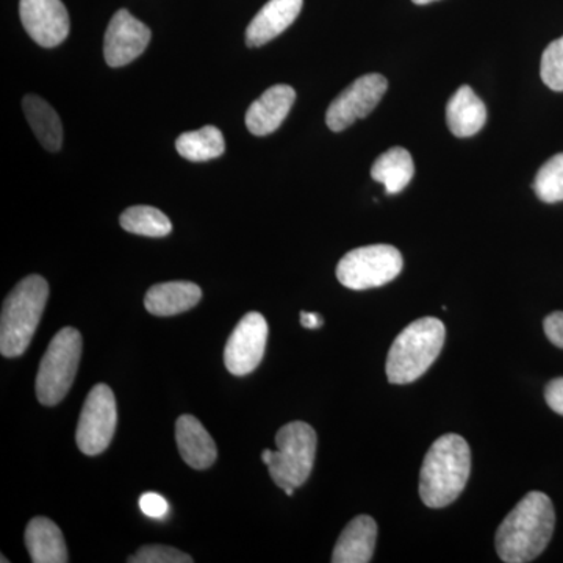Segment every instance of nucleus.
Listing matches in <instances>:
<instances>
[{
    "label": "nucleus",
    "instance_id": "f257e3e1",
    "mask_svg": "<svg viewBox=\"0 0 563 563\" xmlns=\"http://www.w3.org/2000/svg\"><path fill=\"white\" fill-rule=\"evenodd\" d=\"M555 526L553 503L542 492H531L504 518L496 531L499 558L506 563L532 562L547 550Z\"/></svg>",
    "mask_w": 563,
    "mask_h": 563
},
{
    "label": "nucleus",
    "instance_id": "f03ea898",
    "mask_svg": "<svg viewBox=\"0 0 563 563\" xmlns=\"http://www.w3.org/2000/svg\"><path fill=\"white\" fill-rule=\"evenodd\" d=\"M472 473V451L457 433L433 442L420 473L421 501L432 509L450 506L461 496Z\"/></svg>",
    "mask_w": 563,
    "mask_h": 563
},
{
    "label": "nucleus",
    "instance_id": "7ed1b4c3",
    "mask_svg": "<svg viewBox=\"0 0 563 563\" xmlns=\"http://www.w3.org/2000/svg\"><path fill=\"white\" fill-rule=\"evenodd\" d=\"M49 298V285L41 276L25 277L3 301L0 317V352L21 357L32 343Z\"/></svg>",
    "mask_w": 563,
    "mask_h": 563
},
{
    "label": "nucleus",
    "instance_id": "20e7f679",
    "mask_svg": "<svg viewBox=\"0 0 563 563\" xmlns=\"http://www.w3.org/2000/svg\"><path fill=\"white\" fill-rule=\"evenodd\" d=\"M446 328L437 318L413 321L393 342L387 357V377L391 384H412L428 372L443 350Z\"/></svg>",
    "mask_w": 563,
    "mask_h": 563
},
{
    "label": "nucleus",
    "instance_id": "39448f33",
    "mask_svg": "<svg viewBox=\"0 0 563 563\" xmlns=\"http://www.w3.org/2000/svg\"><path fill=\"white\" fill-rule=\"evenodd\" d=\"M277 451L268 465L269 476L288 496L307 483L313 470L318 437L312 426L292 421L279 429Z\"/></svg>",
    "mask_w": 563,
    "mask_h": 563
},
{
    "label": "nucleus",
    "instance_id": "423d86ee",
    "mask_svg": "<svg viewBox=\"0 0 563 563\" xmlns=\"http://www.w3.org/2000/svg\"><path fill=\"white\" fill-rule=\"evenodd\" d=\"M81 347L80 332L74 328L62 329L52 339L36 374V398L43 406H57L68 395L79 369Z\"/></svg>",
    "mask_w": 563,
    "mask_h": 563
},
{
    "label": "nucleus",
    "instance_id": "0eeeda50",
    "mask_svg": "<svg viewBox=\"0 0 563 563\" xmlns=\"http://www.w3.org/2000/svg\"><path fill=\"white\" fill-rule=\"evenodd\" d=\"M402 255L390 244H372L347 252L336 266V279L350 290L383 287L402 272Z\"/></svg>",
    "mask_w": 563,
    "mask_h": 563
},
{
    "label": "nucleus",
    "instance_id": "6e6552de",
    "mask_svg": "<svg viewBox=\"0 0 563 563\" xmlns=\"http://www.w3.org/2000/svg\"><path fill=\"white\" fill-rule=\"evenodd\" d=\"M118 424L117 399L107 384L91 388L77 426V446L87 455L102 454L110 446Z\"/></svg>",
    "mask_w": 563,
    "mask_h": 563
},
{
    "label": "nucleus",
    "instance_id": "1a4fd4ad",
    "mask_svg": "<svg viewBox=\"0 0 563 563\" xmlns=\"http://www.w3.org/2000/svg\"><path fill=\"white\" fill-rule=\"evenodd\" d=\"M388 81L380 74H366L352 81L329 106L325 122L332 132H343L368 117L387 92Z\"/></svg>",
    "mask_w": 563,
    "mask_h": 563
},
{
    "label": "nucleus",
    "instance_id": "9d476101",
    "mask_svg": "<svg viewBox=\"0 0 563 563\" xmlns=\"http://www.w3.org/2000/svg\"><path fill=\"white\" fill-rule=\"evenodd\" d=\"M268 322L262 313L244 314L224 347L225 368L233 376H246L257 369L268 342Z\"/></svg>",
    "mask_w": 563,
    "mask_h": 563
},
{
    "label": "nucleus",
    "instance_id": "9b49d317",
    "mask_svg": "<svg viewBox=\"0 0 563 563\" xmlns=\"http://www.w3.org/2000/svg\"><path fill=\"white\" fill-rule=\"evenodd\" d=\"M151 41V29L132 16L128 10H120L111 18L103 41V57L111 68H122L140 57Z\"/></svg>",
    "mask_w": 563,
    "mask_h": 563
},
{
    "label": "nucleus",
    "instance_id": "f8f14e48",
    "mask_svg": "<svg viewBox=\"0 0 563 563\" xmlns=\"http://www.w3.org/2000/svg\"><path fill=\"white\" fill-rule=\"evenodd\" d=\"M20 14L25 32L40 46L55 47L68 38L69 14L62 0H21Z\"/></svg>",
    "mask_w": 563,
    "mask_h": 563
},
{
    "label": "nucleus",
    "instance_id": "ddd939ff",
    "mask_svg": "<svg viewBox=\"0 0 563 563\" xmlns=\"http://www.w3.org/2000/svg\"><path fill=\"white\" fill-rule=\"evenodd\" d=\"M296 91L288 85H274L257 99L246 113L247 131L252 135L265 136L276 132L287 120Z\"/></svg>",
    "mask_w": 563,
    "mask_h": 563
},
{
    "label": "nucleus",
    "instance_id": "4468645a",
    "mask_svg": "<svg viewBox=\"0 0 563 563\" xmlns=\"http://www.w3.org/2000/svg\"><path fill=\"white\" fill-rule=\"evenodd\" d=\"M302 3L303 0H269L265 3L247 27V46H265L266 43L287 31L292 22L298 20Z\"/></svg>",
    "mask_w": 563,
    "mask_h": 563
},
{
    "label": "nucleus",
    "instance_id": "2eb2a0df",
    "mask_svg": "<svg viewBox=\"0 0 563 563\" xmlns=\"http://www.w3.org/2000/svg\"><path fill=\"white\" fill-rule=\"evenodd\" d=\"M177 448L181 459L195 470H207L218 457V448L202 422L192 415H181L176 422Z\"/></svg>",
    "mask_w": 563,
    "mask_h": 563
},
{
    "label": "nucleus",
    "instance_id": "dca6fc26",
    "mask_svg": "<svg viewBox=\"0 0 563 563\" xmlns=\"http://www.w3.org/2000/svg\"><path fill=\"white\" fill-rule=\"evenodd\" d=\"M201 298V287L192 282H165L150 288L144 296V307L155 317H176L198 306Z\"/></svg>",
    "mask_w": 563,
    "mask_h": 563
},
{
    "label": "nucleus",
    "instance_id": "f3484780",
    "mask_svg": "<svg viewBox=\"0 0 563 563\" xmlns=\"http://www.w3.org/2000/svg\"><path fill=\"white\" fill-rule=\"evenodd\" d=\"M377 525L368 515H358L343 529L335 550L333 563H368L372 562L376 547Z\"/></svg>",
    "mask_w": 563,
    "mask_h": 563
},
{
    "label": "nucleus",
    "instance_id": "a211bd4d",
    "mask_svg": "<svg viewBox=\"0 0 563 563\" xmlns=\"http://www.w3.org/2000/svg\"><path fill=\"white\" fill-rule=\"evenodd\" d=\"M446 122L448 128L457 139H470L476 135L487 122L485 103L468 85L459 88L448 102Z\"/></svg>",
    "mask_w": 563,
    "mask_h": 563
},
{
    "label": "nucleus",
    "instance_id": "6ab92c4d",
    "mask_svg": "<svg viewBox=\"0 0 563 563\" xmlns=\"http://www.w3.org/2000/svg\"><path fill=\"white\" fill-rule=\"evenodd\" d=\"M25 547L33 563L69 562L65 537L54 521L35 517L25 529Z\"/></svg>",
    "mask_w": 563,
    "mask_h": 563
},
{
    "label": "nucleus",
    "instance_id": "aec40b11",
    "mask_svg": "<svg viewBox=\"0 0 563 563\" xmlns=\"http://www.w3.org/2000/svg\"><path fill=\"white\" fill-rule=\"evenodd\" d=\"M22 109H24L25 118L43 147L51 152L60 151L63 128L57 111L35 95L25 96Z\"/></svg>",
    "mask_w": 563,
    "mask_h": 563
},
{
    "label": "nucleus",
    "instance_id": "412c9836",
    "mask_svg": "<svg viewBox=\"0 0 563 563\" xmlns=\"http://www.w3.org/2000/svg\"><path fill=\"white\" fill-rule=\"evenodd\" d=\"M415 166L412 155L404 147L384 152L372 168V177L385 187L387 195H399L412 181Z\"/></svg>",
    "mask_w": 563,
    "mask_h": 563
},
{
    "label": "nucleus",
    "instance_id": "4be33fe9",
    "mask_svg": "<svg viewBox=\"0 0 563 563\" xmlns=\"http://www.w3.org/2000/svg\"><path fill=\"white\" fill-rule=\"evenodd\" d=\"M180 157L190 162H209L224 154V136L214 125H206L195 132L181 133L176 141Z\"/></svg>",
    "mask_w": 563,
    "mask_h": 563
},
{
    "label": "nucleus",
    "instance_id": "5701e85b",
    "mask_svg": "<svg viewBox=\"0 0 563 563\" xmlns=\"http://www.w3.org/2000/svg\"><path fill=\"white\" fill-rule=\"evenodd\" d=\"M121 228L135 235L162 239L173 231L172 221L163 211L150 206L131 207L121 214Z\"/></svg>",
    "mask_w": 563,
    "mask_h": 563
},
{
    "label": "nucleus",
    "instance_id": "b1692460",
    "mask_svg": "<svg viewBox=\"0 0 563 563\" xmlns=\"http://www.w3.org/2000/svg\"><path fill=\"white\" fill-rule=\"evenodd\" d=\"M532 188L540 201L547 203L563 201V152L544 163L537 173Z\"/></svg>",
    "mask_w": 563,
    "mask_h": 563
},
{
    "label": "nucleus",
    "instance_id": "393cba45",
    "mask_svg": "<svg viewBox=\"0 0 563 563\" xmlns=\"http://www.w3.org/2000/svg\"><path fill=\"white\" fill-rule=\"evenodd\" d=\"M543 84L553 91H563V36L553 41L542 55Z\"/></svg>",
    "mask_w": 563,
    "mask_h": 563
},
{
    "label": "nucleus",
    "instance_id": "a878e982",
    "mask_svg": "<svg viewBox=\"0 0 563 563\" xmlns=\"http://www.w3.org/2000/svg\"><path fill=\"white\" fill-rule=\"evenodd\" d=\"M131 563H191L190 555L181 553L172 547L163 544H147L140 548L139 553L128 559Z\"/></svg>",
    "mask_w": 563,
    "mask_h": 563
},
{
    "label": "nucleus",
    "instance_id": "bb28decb",
    "mask_svg": "<svg viewBox=\"0 0 563 563\" xmlns=\"http://www.w3.org/2000/svg\"><path fill=\"white\" fill-rule=\"evenodd\" d=\"M141 512L146 517L162 520L169 514V504L158 493H144L140 498Z\"/></svg>",
    "mask_w": 563,
    "mask_h": 563
},
{
    "label": "nucleus",
    "instance_id": "cd10ccee",
    "mask_svg": "<svg viewBox=\"0 0 563 563\" xmlns=\"http://www.w3.org/2000/svg\"><path fill=\"white\" fill-rule=\"evenodd\" d=\"M543 328L548 340L563 350V312H554L544 318Z\"/></svg>",
    "mask_w": 563,
    "mask_h": 563
},
{
    "label": "nucleus",
    "instance_id": "c85d7f7f",
    "mask_svg": "<svg viewBox=\"0 0 563 563\" xmlns=\"http://www.w3.org/2000/svg\"><path fill=\"white\" fill-rule=\"evenodd\" d=\"M544 399L555 413L563 417V377L551 380L544 388Z\"/></svg>",
    "mask_w": 563,
    "mask_h": 563
},
{
    "label": "nucleus",
    "instance_id": "c756f323",
    "mask_svg": "<svg viewBox=\"0 0 563 563\" xmlns=\"http://www.w3.org/2000/svg\"><path fill=\"white\" fill-rule=\"evenodd\" d=\"M301 324L306 329H320L324 321L321 314L312 312H301Z\"/></svg>",
    "mask_w": 563,
    "mask_h": 563
},
{
    "label": "nucleus",
    "instance_id": "7c9ffc66",
    "mask_svg": "<svg viewBox=\"0 0 563 563\" xmlns=\"http://www.w3.org/2000/svg\"><path fill=\"white\" fill-rule=\"evenodd\" d=\"M273 459V451L272 450H265L262 453V461L263 463H266V465H269L272 463Z\"/></svg>",
    "mask_w": 563,
    "mask_h": 563
},
{
    "label": "nucleus",
    "instance_id": "2f4dec72",
    "mask_svg": "<svg viewBox=\"0 0 563 563\" xmlns=\"http://www.w3.org/2000/svg\"><path fill=\"white\" fill-rule=\"evenodd\" d=\"M417 5H428V3L437 2V0H412Z\"/></svg>",
    "mask_w": 563,
    "mask_h": 563
}]
</instances>
